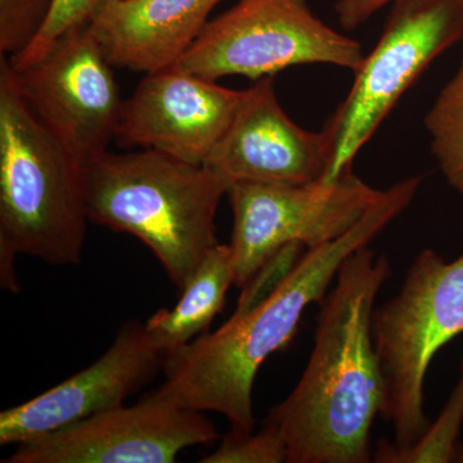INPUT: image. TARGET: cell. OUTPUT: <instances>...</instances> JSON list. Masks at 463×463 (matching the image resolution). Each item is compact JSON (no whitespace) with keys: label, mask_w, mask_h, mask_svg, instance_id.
Returning a JSON list of instances; mask_svg holds the SVG:
<instances>
[{"label":"cell","mask_w":463,"mask_h":463,"mask_svg":"<svg viewBox=\"0 0 463 463\" xmlns=\"http://www.w3.org/2000/svg\"><path fill=\"white\" fill-rule=\"evenodd\" d=\"M390 276L389 259L370 246L341 265L321 303L306 370L264 421L285 443L288 463L373 461L371 432L383 404L373 316Z\"/></svg>","instance_id":"cell-1"},{"label":"cell","mask_w":463,"mask_h":463,"mask_svg":"<svg viewBox=\"0 0 463 463\" xmlns=\"http://www.w3.org/2000/svg\"><path fill=\"white\" fill-rule=\"evenodd\" d=\"M420 185L421 178L412 176L383 190L352 230L307 249L272 294L166 355L157 394L185 410L223 414L231 430L254 431L252 390L259 368L288 345L307 307L325 300L344 261L407 210Z\"/></svg>","instance_id":"cell-2"},{"label":"cell","mask_w":463,"mask_h":463,"mask_svg":"<svg viewBox=\"0 0 463 463\" xmlns=\"http://www.w3.org/2000/svg\"><path fill=\"white\" fill-rule=\"evenodd\" d=\"M90 222L83 165L20 93L0 54V282L16 292L14 259L76 265Z\"/></svg>","instance_id":"cell-3"},{"label":"cell","mask_w":463,"mask_h":463,"mask_svg":"<svg viewBox=\"0 0 463 463\" xmlns=\"http://www.w3.org/2000/svg\"><path fill=\"white\" fill-rule=\"evenodd\" d=\"M81 165L90 222L142 241L181 291L221 243L215 215L230 183L155 149L106 151Z\"/></svg>","instance_id":"cell-4"},{"label":"cell","mask_w":463,"mask_h":463,"mask_svg":"<svg viewBox=\"0 0 463 463\" xmlns=\"http://www.w3.org/2000/svg\"><path fill=\"white\" fill-rule=\"evenodd\" d=\"M463 332V252L444 260L434 250L420 252L394 298L374 307L373 336L383 379L380 417L408 448L430 425L423 388L432 359Z\"/></svg>","instance_id":"cell-5"},{"label":"cell","mask_w":463,"mask_h":463,"mask_svg":"<svg viewBox=\"0 0 463 463\" xmlns=\"http://www.w3.org/2000/svg\"><path fill=\"white\" fill-rule=\"evenodd\" d=\"M463 38V0H394L373 51L354 70V83L323 133L331 147L325 183L353 169L404 91L435 58Z\"/></svg>","instance_id":"cell-6"},{"label":"cell","mask_w":463,"mask_h":463,"mask_svg":"<svg viewBox=\"0 0 463 463\" xmlns=\"http://www.w3.org/2000/svg\"><path fill=\"white\" fill-rule=\"evenodd\" d=\"M364 57L361 44L322 23L307 0H240L209 21L174 66L210 80H258L310 63L354 71Z\"/></svg>","instance_id":"cell-7"},{"label":"cell","mask_w":463,"mask_h":463,"mask_svg":"<svg viewBox=\"0 0 463 463\" xmlns=\"http://www.w3.org/2000/svg\"><path fill=\"white\" fill-rule=\"evenodd\" d=\"M353 173L331 183L267 184L234 183L228 190L233 212L230 245L234 285L243 288L277 252L288 245L310 249L339 239L379 200Z\"/></svg>","instance_id":"cell-8"},{"label":"cell","mask_w":463,"mask_h":463,"mask_svg":"<svg viewBox=\"0 0 463 463\" xmlns=\"http://www.w3.org/2000/svg\"><path fill=\"white\" fill-rule=\"evenodd\" d=\"M9 69L33 112L81 164L109 151L124 100L90 23L61 36L38 62Z\"/></svg>","instance_id":"cell-9"},{"label":"cell","mask_w":463,"mask_h":463,"mask_svg":"<svg viewBox=\"0 0 463 463\" xmlns=\"http://www.w3.org/2000/svg\"><path fill=\"white\" fill-rule=\"evenodd\" d=\"M218 438L203 412L152 392L25 443L3 463H173L182 450Z\"/></svg>","instance_id":"cell-10"},{"label":"cell","mask_w":463,"mask_h":463,"mask_svg":"<svg viewBox=\"0 0 463 463\" xmlns=\"http://www.w3.org/2000/svg\"><path fill=\"white\" fill-rule=\"evenodd\" d=\"M242 97L176 66L148 72L124 100L115 141L205 165Z\"/></svg>","instance_id":"cell-11"},{"label":"cell","mask_w":463,"mask_h":463,"mask_svg":"<svg viewBox=\"0 0 463 463\" xmlns=\"http://www.w3.org/2000/svg\"><path fill=\"white\" fill-rule=\"evenodd\" d=\"M205 165L234 183L309 184L325 181L331 147L323 133L295 124L277 99L273 76L243 90L239 109Z\"/></svg>","instance_id":"cell-12"},{"label":"cell","mask_w":463,"mask_h":463,"mask_svg":"<svg viewBox=\"0 0 463 463\" xmlns=\"http://www.w3.org/2000/svg\"><path fill=\"white\" fill-rule=\"evenodd\" d=\"M164 359L149 345L142 325H124L99 361L32 401L3 411L0 444L18 446L124 404L151 380Z\"/></svg>","instance_id":"cell-13"},{"label":"cell","mask_w":463,"mask_h":463,"mask_svg":"<svg viewBox=\"0 0 463 463\" xmlns=\"http://www.w3.org/2000/svg\"><path fill=\"white\" fill-rule=\"evenodd\" d=\"M222 0H99L90 20L114 67L145 74L174 66Z\"/></svg>","instance_id":"cell-14"},{"label":"cell","mask_w":463,"mask_h":463,"mask_svg":"<svg viewBox=\"0 0 463 463\" xmlns=\"http://www.w3.org/2000/svg\"><path fill=\"white\" fill-rule=\"evenodd\" d=\"M236 283L230 245L210 250L173 309H160L143 326L149 345L164 356L206 334Z\"/></svg>","instance_id":"cell-15"},{"label":"cell","mask_w":463,"mask_h":463,"mask_svg":"<svg viewBox=\"0 0 463 463\" xmlns=\"http://www.w3.org/2000/svg\"><path fill=\"white\" fill-rule=\"evenodd\" d=\"M425 128L439 169L463 194V58L426 115Z\"/></svg>","instance_id":"cell-16"},{"label":"cell","mask_w":463,"mask_h":463,"mask_svg":"<svg viewBox=\"0 0 463 463\" xmlns=\"http://www.w3.org/2000/svg\"><path fill=\"white\" fill-rule=\"evenodd\" d=\"M463 423V361L461 376L447 404L421 438L408 448L380 440L374 452L379 463H447L455 461L457 440Z\"/></svg>","instance_id":"cell-17"},{"label":"cell","mask_w":463,"mask_h":463,"mask_svg":"<svg viewBox=\"0 0 463 463\" xmlns=\"http://www.w3.org/2000/svg\"><path fill=\"white\" fill-rule=\"evenodd\" d=\"M99 2V0H54L50 16L38 35L25 50L8 57L12 67L23 69L38 62L61 36L75 27L87 25Z\"/></svg>","instance_id":"cell-18"},{"label":"cell","mask_w":463,"mask_h":463,"mask_svg":"<svg viewBox=\"0 0 463 463\" xmlns=\"http://www.w3.org/2000/svg\"><path fill=\"white\" fill-rule=\"evenodd\" d=\"M54 0H0V53L25 50L50 16Z\"/></svg>","instance_id":"cell-19"},{"label":"cell","mask_w":463,"mask_h":463,"mask_svg":"<svg viewBox=\"0 0 463 463\" xmlns=\"http://www.w3.org/2000/svg\"><path fill=\"white\" fill-rule=\"evenodd\" d=\"M203 463H282L288 462V449L281 437L263 426L258 432L231 430L214 452Z\"/></svg>","instance_id":"cell-20"},{"label":"cell","mask_w":463,"mask_h":463,"mask_svg":"<svg viewBox=\"0 0 463 463\" xmlns=\"http://www.w3.org/2000/svg\"><path fill=\"white\" fill-rule=\"evenodd\" d=\"M394 0H337L335 5L337 20L345 30H355Z\"/></svg>","instance_id":"cell-21"},{"label":"cell","mask_w":463,"mask_h":463,"mask_svg":"<svg viewBox=\"0 0 463 463\" xmlns=\"http://www.w3.org/2000/svg\"><path fill=\"white\" fill-rule=\"evenodd\" d=\"M455 461L463 463V446L457 447Z\"/></svg>","instance_id":"cell-22"}]
</instances>
